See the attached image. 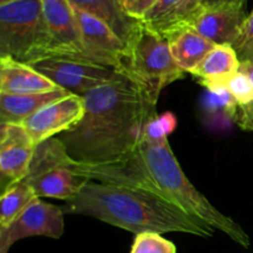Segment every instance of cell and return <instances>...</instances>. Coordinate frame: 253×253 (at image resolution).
Returning a JSON list of instances; mask_svg holds the SVG:
<instances>
[{
	"label": "cell",
	"mask_w": 253,
	"mask_h": 253,
	"mask_svg": "<svg viewBox=\"0 0 253 253\" xmlns=\"http://www.w3.org/2000/svg\"><path fill=\"white\" fill-rule=\"evenodd\" d=\"M85 114L72 130L58 136L73 160L103 163L137 150L156 105L125 76L83 96Z\"/></svg>",
	"instance_id": "cell-1"
},
{
	"label": "cell",
	"mask_w": 253,
	"mask_h": 253,
	"mask_svg": "<svg viewBox=\"0 0 253 253\" xmlns=\"http://www.w3.org/2000/svg\"><path fill=\"white\" fill-rule=\"evenodd\" d=\"M247 0H203V9H212L221 6L245 7Z\"/></svg>",
	"instance_id": "cell-28"
},
{
	"label": "cell",
	"mask_w": 253,
	"mask_h": 253,
	"mask_svg": "<svg viewBox=\"0 0 253 253\" xmlns=\"http://www.w3.org/2000/svg\"><path fill=\"white\" fill-rule=\"evenodd\" d=\"M240 69L249 74L253 81V63H241ZM234 121L242 130L253 131V103L247 106H244V108L237 106V111Z\"/></svg>",
	"instance_id": "cell-26"
},
{
	"label": "cell",
	"mask_w": 253,
	"mask_h": 253,
	"mask_svg": "<svg viewBox=\"0 0 253 253\" xmlns=\"http://www.w3.org/2000/svg\"><path fill=\"white\" fill-rule=\"evenodd\" d=\"M158 120H160L161 125H162L163 130L167 133L168 136L174 131V128L177 127V118H175L174 114L169 113V111H166V113L158 115Z\"/></svg>",
	"instance_id": "cell-29"
},
{
	"label": "cell",
	"mask_w": 253,
	"mask_h": 253,
	"mask_svg": "<svg viewBox=\"0 0 253 253\" xmlns=\"http://www.w3.org/2000/svg\"><path fill=\"white\" fill-rule=\"evenodd\" d=\"M11 1H14V0H0V5L7 4V2H11Z\"/></svg>",
	"instance_id": "cell-30"
},
{
	"label": "cell",
	"mask_w": 253,
	"mask_h": 253,
	"mask_svg": "<svg viewBox=\"0 0 253 253\" xmlns=\"http://www.w3.org/2000/svg\"><path fill=\"white\" fill-rule=\"evenodd\" d=\"M69 91L58 88L47 93L37 94H1L0 93V121L1 124H22L27 118L47 104L69 95Z\"/></svg>",
	"instance_id": "cell-19"
},
{
	"label": "cell",
	"mask_w": 253,
	"mask_h": 253,
	"mask_svg": "<svg viewBox=\"0 0 253 253\" xmlns=\"http://www.w3.org/2000/svg\"><path fill=\"white\" fill-rule=\"evenodd\" d=\"M36 198L35 190L25 180L4 188L0 198V231L7 229Z\"/></svg>",
	"instance_id": "cell-20"
},
{
	"label": "cell",
	"mask_w": 253,
	"mask_h": 253,
	"mask_svg": "<svg viewBox=\"0 0 253 253\" xmlns=\"http://www.w3.org/2000/svg\"><path fill=\"white\" fill-rule=\"evenodd\" d=\"M47 77L27 63L11 57H0V93L1 94H37L58 89Z\"/></svg>",
	"instance_id": "cell-15"
},
{
	"label": "cell",
	"mask_w": 253,
	"mask_h": 253,
	"mask_svg": "<svg viewBox=\"0 0 253 253\" xmlns=\"http://www.w3.org/2000/svg\"><path fill=\"white\" fill-rule=\"evenodd\" d=\"M130 253H177V247L158 232H141L135 236Z\"/></svg>",
	"instance_id": "cell-22"
},
{
	"label": "cell",
	"mask_w": 253,
	"mask_h": 253,
	"mask_svg": "<svg viewBox=\"0 0 253 253\" xmlns=\"http://www.w3.org/2000/svg\"><path fill=\"white\" fill-rule=\"evenodd\" d=\"M51 49L42 0H14L0 5V57L29 64L48 58Z\"/></svg>",
	"instance_id": "cell-5"
},
{
	"label": "cell",
	"mask_w": 253,
	"mask_h": 253,
	"mask_svg": "<svg viewBox=\"0 0 253 253\" xmlns=\"http://www.w3.org/2000/svg\"><path fill=\"white\" fill-rule=\"evenodd\" d=\"M232 47L241 63H253V10L247 15L240 37Z\"/></svg>",
	"instance_id": "cell-24"
},
{
	"label": "cell",
	"mask_w": 253,
	"mask_h": 253,
	"mask_svg": "<svg viewBox=\"0 0 253 253\" xmlns=\"http://www.w3.org/2000/svg\"><path fill=\"white\" fill-rule=\"evenodd\" d=\"M226 90L236 101L239 108H244L253 103V81L241 69L229 79Z\"/></svg>",
	"instance_id": "cell-23"
},
{
	"label": "cell",
	"mask_w": 253,
	"mask_h": 253,
	"mask_svg": "<svg viewBox=\"0 0 253 253\" xmlns=\"http://www.w3.org/2000/svg\"><path fill=\"white\" fill-rule=\"evenodd\" d=\"M241 61L232 46H215L192 72L210 93L226 90V84L235 73L240 71Z\"/></svg>",
	"instance_id": "cell-16"
},
{
	"label": "cell",
	"mask_w": 253,
	"mask_h": 253,
	"mask_svg": "<svg viewBox=\"0 0 253 253\" xmlns=\"http://www.w3.org/2000/svg\"><path fill=\"white\" fill-rule=\"evenodd\" d=\"M85 114L82 96L69 94L47 104L21 124L35 145L62 135L76 127Z\"/></svg>",
	"instance_id": "cell-11"
},
{
	"label": "cell",
	"mask_w": 253,
	"mask_h": 253,
	"mask_svg": "<svg viewBox=\"0 0 253 253\" xmlns=\"http://www.w3.org/2000/svg\"><path fill=\"white\" fill-rule=\"evenodd\" d=\"M71 160L66 146L58 137L43 141L36 146L29 174L24 180L31 185L39 198L67 202L89 182L69 169Z\"/></svg>",
	"instance_id": "cell-6"
},
{
	"label": "cell",
	"mask_w": 253,
	"mask_h": 253,
	"mask_svg": "<svg viewBox=\"0 0 253 253\" xmlns=\"http://www.w3.org/2000/svg\"><path fill=\"white\" fill-rule=\"evenodd\" d=\"M29 64L57 86L79 96L104 84L111 83L123 76L110 67L84 59L53 57Z\"/></svg>",
	"instance_id": "cell-7"
},
{
	"label": "cell",
	"mask_w": 253,
	"mask_h": 253,
	"mask_svg": "<svg viewBox=\"0 0 253 253\" xmlns=\"http://www.w3.org/2000/svg\"><path fill=\"white\" fill-rule=\"evenodd\" d=\"M72 6L89 12L110 26L127 46L140 27L141 21L124 11L120 0H68Z\"/></svg>",
	"instance_id": "cell-18"
},
{
	"label": "cell",
	"mask_w": 253,
	"mask_h": 253,
	"mask_svg": "<svg viewBox=\"0 0 253 253\" xmlns=\"http://www.w3.org/2000/svg\"><path fill=\"white\" fill-rule=\"evenodd\" d=\"M69 169L78 177L91 182L148 190L153 194L166 198L146 170L137 150L126 157L111 162L89 163L72 158Z\"/></svg>",
	"instance_id": "cell-8"
},
{
	"label": "cell",
	"mask_w": 253,
	"mask_h": 253,
	"mask_svg": "<svg viewBox=\"0 0 253 253\" xmlns=\"http://www.w3.org/2000/svg\"><path fill=\"white\" fill-rule=\"evenodd\" d=\"M166 39L173 58L185 73H192L215 47L190 26L178 27Z\"/></svg>",
	"instance_id": "cell-17"
},
{
	"label": "cell",
	"mask_w": 253,
	"mask_h": 253,
	"mask_svg": "<svg viewBox=\"0 0 253 253\" xmlns=\"http://www.w3.org/2000/svg\"><path fill=\"white\" fill-rule=\"evenodd\" d=\"M202 10L203 0H179L177 10V29L180 26H189Z\"/></svg>",
	"instance_id": "cell-25"
},
{
	"label": "cell",
	"mask_w": 253,
	"mask_h": 253,
	"mask_svg": "<svg viewBox=\"0 0 253 253\" xmlns=\"http://www.w3.org/2000/svg\"><path fill=\"white\" fill-rule=\"evenodd\" d=\"M121 74L143 91L157 105L163 89L179 81L185 72L170 53L167 39L141 22L137 32L127 43Z\"/></svg>",
	"instance_id": "cell-4"
},
{
	"label": "cell",
	"mask_w": 253,
	"mask_h": 253,
	"mask_svg": "<svg viewBox=\"0 0 253 253\" xmlns=\"http://www.w3.org/2000/svg\"><path fill=\"white\" fill-rule=\"evenodd\" d=\"M137 151L150 177L170 203L214 230L224 232L242 247L250 246L247 232L231 217L219 211L188 179L168 138L150 141L142 137Z\"/></svg>",
	"instance_id": "cell-3"
},
{
	"label": "cell",
	"mask_w": 253,
	"mask_h": 253,
	"mask_svg": "<svg viewBox=\"0 0 253 253\" xmlns=\"http://www.w3.org/2000/svg\"><path fill=\"white\" fill-rule=\"evenodd\" d=\"M156 2H157V0H120L124 11L128 16L138 20V21H141L145 17V15L152 9Z\"/></svg>",
	"instance_id": "cell-27"
},
{
	"label": "cell",
	"mask_w": 253,
	"mask_h": 253,
	"mask_svg": "<svg viewBox=\"0 0 253 253\" xmlns=\"http://www.w3.org/2000/svg\"><path fill=\"white\" fill-rule=\"evenodd\" d=\"M246 19L245 7H212L203 9L189 26L215 46H234Z\"/></svg>",
	"instance_id": "cell-14"
},
{
	"label": "cell",
	"mask_w": 253,
	"mask_h": 253,
	"mask_svg": "<svg viewBox=\"0 0 253 253\" xmlns=\"http://www.w3.org/2000/svg\"><path fill=\"white\" fill-rule=\"evenodd\" d=\"M36 145L21 124L0 125V173L2 189L24 180L30 170Z\"/></svg>",
	"instance_id": "cell-13"
},
{
	"label": "cell",
	"mask_w": 253,
	"mask_h": 253,
	"mask_svg": "<svg viewBox=\"0 0 253 253\" xmlns=\"http://www.w3.org/2000/svg\"><path fill=\"white\" fill-rule=\"evenodd\" d=\"M179 0H157L141 22L161 36L167 37L177 29V10Z\"/></svg>",
	"instance_id": "cell-21"
},
{
	"label": "cell",
	"mask_w": 253,
	"mask_h": 253,
	"mask_svg": "<svg viewBox=\"0 0 253 253\" xmlns=\"http://www.w3.org/2000/svg\"><path fill=\"white\" fill-rule=\"evenodd\" d=\"M64 212L94 217L137 235L182 232L211 237L215 230L187 214L166 198L143 189L86 182L78 194L64 202Z\"/></svg>",
	"instance_id": "cell-2"
},
{
	"label": "cell",
	"mask_w": 253,
	"mask_h": 253,
	"mask_svg": "<svg viewBox=\"0 0 253 253\" xmlns=\"http://www.w3.org/2000/svg\"><path fill=\"white\" fill-rule=\"evenodd\" d=\"M81 27L84 47L95 63L115 69L121 73L127 46L110 29L109 25L89 12L74 7Z\"/></svg>",
	"instance_id": "cell-12"
},
{
	"label": "cell",
	"mask_w": 253,
	"mask_h": 253,
	"mask_svg": "<svg viewBox=\"0 0 253 253\" xmlns=\"http://www.w3.org/2000/svg\"><path fill=\"white\" fill-rule=\"evenodd\" d=\"M42 7L52 37L48 58L58 57L94 62L84 47L78 19L71 2L68 0H42Z\"/></svg>",
	"instance_id": "cell-10"
},
{
	"label": "cell",
	"mask_w": 253,
	"mask_h": 253,
	"mask_svg": "<svg viewBox=\"0 0 253 253\" xmlns=\"http://www.w3.org/2000/svg\"><path fill=\"white\" fill-rule=\"evenodd\" d=\"M63 215L62 208L36 198L7 229L0 231V253H9L12 245L27 237L61 239L64 232Z\"/></svg>",
	"instance_id": "cell-9"
}]
</instances>
